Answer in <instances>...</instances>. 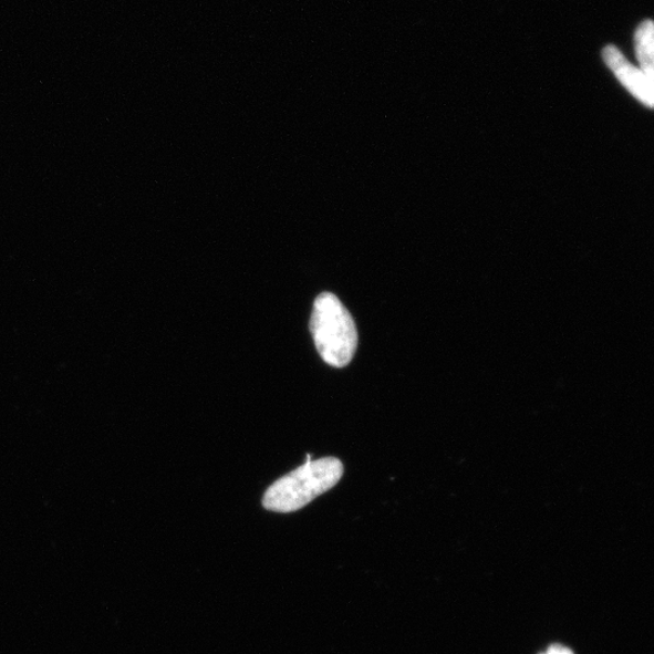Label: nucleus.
Listing matches in <instances>:
<instances>
[{"mask_svg": "<svg viewBox=\"0 0 654 654\" xmlns=\"http://www.w3.org/2000/svg\"><path fill=\"white\" fill-rule=\"evenodd\" d=\"M343 471L342 461L338 458L308 461L269 486L262 505L266 509L277 512L300 510L332 489L342 478Z\"/></svg>", "mask_w": 654, "mask_h": 654, "instance_id": "1", "label": "nucleus"}, {"mask_svg": "<svg viewBox=\"0 0 654 654\" xmlns=\"http://www.w3.org/2000/svg\"><path fill=\"white\" fill-rule=\"evenodd\" d=\"M310 329L315 347L326 364L341 368L352 362L357 347V331L347 308L335 294H319Z\"/></svg>", "mask_w": 654, "mask_h": 654, "instance_id": "2", "label": "nucleus"}, {"mask_svg": "<svg viewBox=\"0 0 654 654\" xmlns=\"http://www.w3.org/2000/svg\"><path fill=\"white\" fill-rule=\"evenodd\" d=\"M602 60L613 72L622 85L636 97L641 104L648 108L653 107V83L647 75L622 54V51L614 45L602 49Z\"/></svg>", "mask_w": 654, "mask_h": 654, "instance_id": "3", "label": "nucleus"}, {"mask_svg": "<svg viewBox=\"0 0 654 654\" xmlns=\"http://www.w3.org/2000/svg\"><path fill=\"white\" fill-rule=\"evenodd\" d=\"M653 22L645 20L639 24L635 32V51L636 58L640 63V70L643 71L647 79L654 82V68H653V54H654V32Z\"/></svg>", "mask_w": 654, "mask_h": 654, "instance_id": "4", "label": "nucleus"}, {"mask_svg": "<svg viewBox=\"0 0 654 654\" xmlns=\"http://www.w3.org/2000/svg\"><path fill=\"white\" fill-rule=\"evenodd\" d=\"M542 654H573L569 648L561 645L551 646Z\"/></svg>", "mask_w": 654, "mask_h": 654, "instance_id": "5", "label": "nucleus"}]
</instances>
